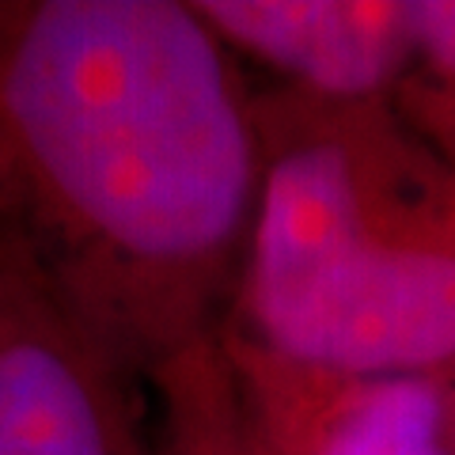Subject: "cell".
<instances>
[{"label": "cell", "mask_w": 455, "mask_h": 455, "mask_svg": "<svg viewBox=\"0 0 455 455\" xmlns=\"http://www.w3.org/2000/svg\"><path fill=\"white\" fill-rule=\"evenodd\" d=\"M259 171V99L194 4L0 0V254L122 361L209 357Z\"/></svg>", "instance_id": "6da1fadb"}, {"label": "cell", "mask_w": 455, "mask_h": 455, "mask_svg": "<svg viewBox=\"0 0 455 455\" xmlns=\"http://www.w3.org/2000/svg\"><path fill=\"white\" fill-rule=\"evenodd\" d=\"M262 171L232 311L243 357L311 379L455 361V235L391 197L364 107L259 99Z\"/></svg>", "instance_id": "7a4b0ae2"}, {"label": "cell", "mask_w": 455, "mask_h": 455, "mask_svg": "<svg viewBox=\"0 0 455 455\" xmlns=\"http://www.w3.org/2000/svg\"><path fill=\"white\" fill-rule=\"evenodd\" d=\"M160 395L0 254V455H202Z\"/></svg>", "instance_id": "3957f363"}, {"label": "cell", "mask_w": 455, "mask_h": 455, "mask_svg": "<svg viewBox=\"0 0 455 455\" xmlns=\"http://www.w3.org/2000/svg\"><path fill=\"white\" fill-rule=\"evenodd\" d=\"M235 61L284 80V92L368 107L418 61L410 4L395 0H197Z\"/></svg>", "instance_id": "277c9868"}, {"label": "cell", "mask_w": 455, "mask_h": 455, "mask_svg": "<svg viewBox=\"0 0 455 455\" xmlns=\"http://www.w3.org/2000/svg\"><path fill=\"white\" fill-rule=\"evenodd\" d=\"M269 455H455L451 403L429 376L311 379L243 357Z\"/></svg>", "instance_id": "5b68a950"}, {"label": "cell", "mask_w": 455, "mask_h": 455, "mask_svg": "<svg viewBox=\"0 0 455 455\" xmlns=\"http://www.w3.org/2000/svg\"><path fill=\"white\" fill-rule=\"evenodd\" d=\"M418 35V61L455 80V0H410Z\"/></svg>", "instance_id": "8992f818"}]
</instances>
